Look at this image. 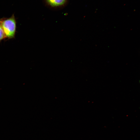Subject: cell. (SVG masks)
I'll return each mask as SVG.
<instances>
[{"label":"cell","mask_w":140,"mask_h":140,"mask_svg":"<svg viewBox=\"0 0 140 140\" xmlns=\"http://www.w3.org/2000/svg\"><path fill=\"white\" fill-rule=\"evenodd\" d=\"M0 24L6 38L12 39L15 37L16 30V21L14 14L10 17L0 19Z\"/></svg>","instance_id":"6da1fadb"},{"label":"cell","mask_w":140,"mask_h":140,"mask_svg":"<svg viewBox=\"0 0 140 140\" xmlns=\"http://www.w3.org/2000/svg\"><path fill=\"white\" fill-rule=\"evenodd\" d=\"M47 4L53 7L61 6L66 3L67 0H45Z\"/></svg>","instance_id":"7a4b0ae2"},{"label":"cell","mask_w":140,"mask_h":140,"mask_svg":"<svg viewBox=\"0 0 140 140\" xmlns=\"http://www.w3.org/2000/svg\"><path fill=\"white\" fill-rule=\"evenodd\" d=\"M6 38L2 27L0 24V41Z\"/></svg>","instance_id":"3957f363"}]
</instances>
